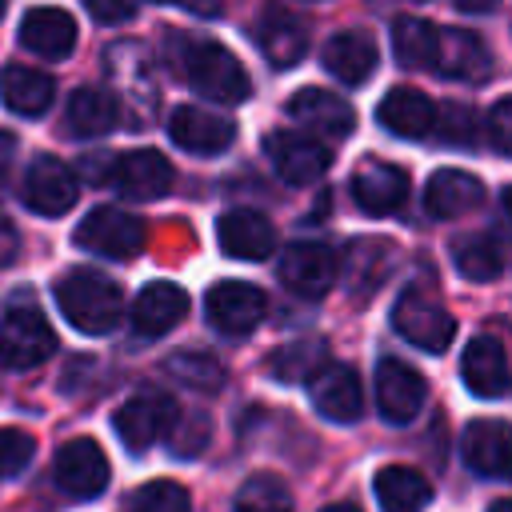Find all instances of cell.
<instances>
[{"instance_id": "31", "label": "cell", "mask_w": 512, "mask_h": 512, "mask_svg": "<svg viewBox=\"0 0 512 512\" xmlns=\"http://www.w3.org/2000/svg\"><path fill=\"white\" fill-rule=\"evenodd\" d=\"M392 56L404 68H432L436 28L424 16H396L392 20Z\"/></svg>"}, {"instance_id": "24", "label": "cell", "mask_w": 512, "mask_h": 512, "mask_svg": "<svg viewBox=\"0 0 512 512\" xmlns=\"http://www.w3.org/2000/svg\"><path fill=\"white\" fill-rule=\"evenodd\" d=\"M460 456L480 476H508V460H512L508 424L504 420H472L460 436Z\"/></svg>"}, {"instance_id": "18", "label": "cell", "mask_w": 512, "mask_h": 512, "mask_svg": "<svg viewBox=\"0 0 512 512\" xmlns=\"http://www.w3.org/2000/svg\"><path fill=\"white\" fill-rule=\"evenodd\" d=\"M352 200L368 216H388L408 200V172L396 164H384V160H368L352 176Z\"/></svg>"}, {"instance_id": "6", "label": "cell", "mask_w": 512, "mask_h": 512, "mask_svg": "<svg viewBox=\"0 0 512 512\" xmlns=\"http://www.w3.org/2000/svg\"><path fill=\"white\" fill-rule=\"evenodd\" d=\"M264 308H268L264 292L248 280H220L204 296V312H208L212 328L224 336H248L264 320Z\"/></svg>"}, {"instance_id": "13", "label": "cell", "mask_w": 512, "mask_h": 512, "mask_svg": "<svg viewBox=\"0 0 512 512\" xmlns=\"http://www.w3.org/2000/svg\"><path fill=\"white\" fill-rule=\"evenodd\" d=\"M24 204L36 216H64L76 204V172L56 156H36L24 176Z\"/></svg>"}, {"instance_id": "45", "label": "cell", "mask_w": 512, "mask_h": 512, "mask_svg": "<svg viewBox=\"0 0 512 512\" xmlns=\"http://www.w3.org/2000/svg\"><path fill=\"white\" fill-rule=\"evenodd\" d=\"M460 8H464V12H492L496 4H492V0H460Z\"/></svg>"}, {"instance_id": "4", "label": "cell", "mask_w": 512, "mask_h": 512, "mask_svg": "<svg viewBox=\"0 0 512 512\" xmlns=\"http://www.w3.org/2000/svg\"><path fill=\"white\" fill-rule=\"evenodd\" d=\"M392 324H396V332H400L408 344H416V348H424V352H448V344H452V336H456V320L448 316V308L436 304V300H432L428 292H420V288L400 292V300H396V308H392Z\"/></svg>"}, {"instance_id": "46", "label": "cell", "mask_w": 512, "mask_h": 512, "mask_svg": "<svg viewBox=\"0 0 512 512\" xmlns=\"http://www.w3.org/2000/svg\"><path fill=\"white\" fill-rule=\"evenodd\" d=\"M192 16H220V4H188Z\"/></svg>"}, {"instance_id": "25", "label": "cell", "mask_w": 512, "mask_h": 512, "mask_svg": "<svg viewBox=\"0 0 512 512\" xmlns=\"http://www.w3.org/2000/svg\"><path fill=\"white\" fill-rule=\"evenodd\" d=\"M488 44L468 32V28H448V32H436V56H432V68L452 76V80H484L488 76Z\"/></svg>"}, {"instance_id": "30", "label": "cell", "mask_w": 512, "mask_h": 512, "mask_svg": "<svg viewBox=\"0 0 512 512\" xmlns=\"http://www.w3.org/2000/svg\"><path fill=\"white\" fill-rule=\"evenodd\" d=\"M376 500L384 512H424L432 504V484L408 464H388L376 472Z\"/></svg>"}, {"instance_id": "37", "label": "cell", "mask_w": 512, "mask_h": 512, "mask_svg": "<svg viewBox=\"0 0 512 512\" xmlns=\"http://www.w3.org/2000/svg\"><path fill=\"white\" fill-rule=\"evenodd\" d=\"M212 440V424L204 412H192V416H176L172 428H168V444H172V456L188 460V456H200Z\"/></svg>"}, {"instance_id": "23", "label": "cell", "mask_w": 512, "mask_h": 512, "mask_svg": "<svg viewBox=\"0 0 512 512\" xmlns=\"http://www.w3.org/2000/svg\"><path fill=\"white\" fill-rule=\"evenodd\" d=\"M460 376L468 384V392L484 396V400H500L508 392V360H504V344L496 336H476L468 340L464 356H460Z\"/></svg>"}, {"instance_id": "43", "label": "cell", "mask_w": 512, "mask_h": 512, "mask_svg": "<svg viewBox=\"0 0 512 512\" xmlns=\"http://www.w3.org/2000/svg\"><path fill=\"white\" fill-rule=\"evenodd\" d=\"M16 252H20V236H16V228H12L8 220H0V268L12 264Z\"/></svg>"}, {"instance_id": "39", "label": "cell", "mask_w": 512, "mask_h": 512, "mask_svg": "<svg viewBox=\"0 0 512 512\" xmlns=\"http://www.w3.org/2000/svg\"><path fill=\"white\" fill-rule=\"evenodd\" d=\"M488 140L500 156L512 152V100H496L488 112Z\"/></svg>"}, {"instance_id": "41", "label": "cell", "mask_w": 512, "mask_h": 512, "mask_svg": "<svg viewBox=\"0 0 512 512\" xmlns=\"http://www.w3.org/2000/svg\"><path fill=\"white\" fill-rule=\"evenodd\" d=\"M88 12H92V20H100V24H124V20H132V16H136V4H108V0H92V4H88Z\"/></svg>"}, {"instance_id": "16", "label": "cell", "mask_w": 512, "mask_h": 512, "mask_svg": "<svg viewBox=\"0 0 512 512\" xmlns=\"http://www.w3.org/2000/svg\"><path fill=\"white\" fill-rule=\"evenodd\" d=\"M168 136H172L184 152L212 156V152H224V148L236 140V128H232V120H224V116H212V112L192 108V104H180V108H172V116H168Z\"/></svg>"}, {"instance_id": "44", "label": "cell", "mask_w": 512, "mask_h": 512, "mask_svg": "<svg viewBox=\"0 0 512 512\" xmlns=\"http://www.w3.org/2000/svg\"><path fill=\"white\" fill-rule=\"evenodd\" d=\"M12 152H16V140H12L8 132H0V172L8 168V156H12Z\"/></svg>"}, {"instance_id": "34", "label": "cell", "mask_w": 512, "mask_h": 512, "mask_svg": "<svg viewBox=\"0 0 512 512\" xmlns=\"http://www.w3.org/2000/svg\"><path fill=\"white\" fill-rule=\"evenodd\" d=\"M164 368H168L172 380H180L188 388H200V392H216L224 384V368L208 352H172Z\"/></svg>"}, {"instance_id": "33", "label": "cell", "mask_w": 512, "mask_h": 512, "mask_svg": "<svg viewBox=\"0 0 512 512\" xmlns=\"http://www.w3.org/2000/svg\"><path fill=\"white\" fill-rule=\"evenodd\" d=\"M232 512H292V492L280 476L272 472H256L240 484Z\"/></svg>"}, {"instance_id": "42", "label": "cell", "mask_w": 512, "mask_h": 512, "mask_svg": "<svg viewBox=\"0 0 512 512\" xmlns=\"http://www.w3.org/2000/svg\"><path fill=\"white\" fill-rule=\"evenodd\" d=\"M112 164H116V156H84L80 160V176H88V180H112Z\"/></svg>"}, {"instance_id": "36", "label": "cell", "mask_w": 512, "mask_h": 512, "mask_svg": "<svg viewBox=\"0 0 512 512\" xmlns=\"http://www.w3.org/2000/svg\"><path fill=\"white\" fill-rule=\"evenodd\" d=\"M188 508H192V500L176 480L140 484L132 492V500H128V512H188Z\"/></svg>"}, {"instance_id": "38", "label": "cell", "mask_w": 512, "mask_h": 512, "mask_svg": "<svg viewBox=\"0 0 512 512\" xmlns=\"http://www.w3.org/2000/svg\"><path fill=\"white\" fill-rule=\"evenodd\" d=\"M32 452H36V444H32L28 432H20V428H0V480L24 472L28 460H32Z\"/></svg>"}, {"instance_id": "3", "label": "cell", "mask_w": 512, "mask_h": 512, "mask_svg": "<svg viewBox=\"0 0 512 512\" xmlns=\"http://www.w3.org/2000/svg\"><path fill=\"white\" fill-rule=\"evenodd\" d=\"M52 352H56V332L44 320V312L36 304L16 300L0 316V364L12 372H28L44 364Z\"/></svg>"}, {"instance_id": "28", "label": "cell", "mask_w": 512, "mask_h": 512, "mask_svg": "<svg viewBox=\"0 0 512 512\" xmlns=\"http://www.w3.org/2000/svg\"><path fill=\"white\" fill-rule=\"evenodd\" d=\"M0 96L16 116H44L56 100V80L28 64H8L0 72Z\"/></svg>"}, {"instance_id": "29", "label": "cell", "mask_w": 512, "mask_h": 512, "mask_svg": "<svg viewBox=\"0 0 512 512\" xmlns=\"http://www.w3.org/2000/svg\"><path fill=\"white\" fill-rule=\"evenodd\" d=\"M120 120V104L116 96L100 92V88H76L68 96V108H64V128L68 136L76 140H96L104 132H112Z\"/></svg>"}, {"instance_id": "7", "label": "cell", "mask_w": 512, "mask_h": 512, "mask_svg": "<svg viewBox=\"0 0 512 512\" xmlns=\"http://www.w3.org/2000/svg\"><path fill=\"white\" fill-rule=\"evenodd\" d=\"M108 476H112L108 456L88 436H76L56 452V484L72 500H96L108 488Z\"/></svg>"}, {"instance_id": "1", "label": "cell", "mask_w": 512, "mask_h": 512, "mask_svg": "<svg viewBox=\"0 0 512 512\" xmlns=\"http://www.w3.org/2000/svg\"><path fill=\"white\" fill-rule=\"evenodd\" d=\"M56 304L64 320L84 336H104L124 320V296L116 280L96 268H72L56 284Z\"/></svg>"}, {"instance_id": "32", "label": "cell", "mask_w": 512, "mask_h": 512, "mask_svg": "<svg viewBox=\"0 0 512 512\" xmlns=\"http://www.w3.org/2000/svg\"><path fill=\"white\" fill-rule=\"evenodd\" d=\"M452 260H456V272L464 280H480V284L484 280H496L504 272V248L492 236H468V240H460L452 248Z\"/></svg>"}, {"instance_id": "48", "label": "cell", "mask_w": 512, "mask_h": 512, "mask_svg": "<svg viewBox=\"0 0 512 512\" xmlns=\"http://www.w3.org/2000/svg\"><path fill=\"white\" fill-rule=\"evenodd\" d=\"M324 512H356V508H348V504H332V508H324Z\"/></svg>"}, {"instance_id": "2", "label": "cell", "mask_w": 512, "mask_h": 512, "mask_svg": "<svg viewBox=\"0 0 512 512\" xmlns=\"http://www.w3.org/2000/svg\"><path fill=\"white\" fill-rule=\"evenodd\" d=\"M184 76H188V84L200 96H208L216 104H244L252 96V80H248L244 64L228 48H220L212 40L188 44V52H184Z\"/></svg>"}, {"instance_id": "17", "label": "cell", "mask_w": 512, "mask_h": 512, "mask_svg": "<svg viewBox=\"0 0 512 512\" xmlns=\"http://www.w3.org/2000/svg\"><path fill=\"white\" fill-rule=\"evenodd\" d=\"M308 388H312V404L320 408V416H328L336 424H352L360 416V408H364L360 376L348 364H324L308 380Z\"/></svg>"}, {"instance_id": "47", "label": "cell", "mask_w": 512, "mask_h": 512, "mask_svg": "<svg viewBox=\"0 0 512 512\" xmlns=\"http://www.w3.org/2000/svg\"><path fill=\"white\" fill-rule=\"evenodd\" d=\"M488 512H512V504H508V500H496V504H492Z\"/></svg>"}, {"instance_id": "5", "label": "cell", "mask_w": 512, "mask_h": 512, "mask_svg": "<svg viewBox=\"0 0 512 512\" xmlns=\"http://www.w3.org/2000/svg\"><path fill=\"white\" fill-rule=\"evenodd\" d=\"M76 244L96 256L128 260L144 248V224L124 208H96L76 224Z\"/></svg>"}, {"instance_id": "11", "label": "cell", "mask_w": 512, "mask_h": 512, "mask_svg": "<svg viewBox=\"0 0 512 512\" xmlns=\"http://www.w3.org/2000/svg\"><path fill=\"white\" fill-rule=\"evenodd\" d=\"M424 400H428L424 376L412 364H404L396 356H384L380 368H376V404H380V416L392 420V424H412L420 416Z\"/></svg>"}, {"instance_id": "26", "label": "cell", "mask_w": 512, "mask_h": 512, "mask_svg": "<svg viewBox=\"0 0 512 512\" xmlns=\"http://www.w3.org/2000/svg\"><path fill=\"white\" fill-rule=\"evenodd\" d=\"M376 120H380L392 136H400V140H420V136H428L432 124H436V104H432L420 88H392V92L380 100Z\"/></svg>"}, {"instance_id": "12", "label": "cell", "mask_w": 512, "mask_h": 512, "mask_svg": "<svg viewBox=\"0 0 512 512\" xmlns=\"http://www.w3.org/2000/svg\"><path fill=\"white\" fill-rule=\"evenodd\" d=\"M288 116L296 124H304L312 140L328 136V140H344L352 128H356V112L344 96L328 92V88H300L292 100H288Z\"/></svg>"}, {"instance_id": "27", "label": "cell", "mask_w": 512, "mask_h": 512, "mask_svg": "<svg viewBox=\"0 0 512 512\" xmlns=\"http://www.w3.org/2000/svg\"><path fill=\"white\" fill-rule=\"evenodd\" d=\"M20 44L44 60H60L76 48V20L64 8H32L20 20Z\"/></svg>"}, {"instance_id": "8", "label": "cell", "mask_w": 512, "mask_h": 512, "mask_svg": "<svg viewBox=\"0 0 512 512\" xmlns=\"http://www.w3.org/2000/svg\"><path fill=\"white\" fill-rule=\"evenodd\" d=\"M264 152H268L276 176L288 180V184H316L332 164V152L320 140H312L304 132H288V128L268 132L264 136Z\"/></svg>"}, {"instance_id": "20", "label": "cell", "mask_w": 512, "mask_h": 512, "mask_svg": "<svg viewBox=\"0 0 512 512\" xmlns=\"http://www.w3.org/2000/svg\"><path fill=\"white\" fill-rule=\"evenodd\" d=\"M376 64H380V48H376V40H372L368 32H360V28H348V32H336V36L324 40V68H328L340 84H352V88H356V84L372 80Z\"/></svg>"}, {"instance_id": "49", "label": "cell", "mask_w": 512, "mask_h": 512, "mask_svg": "<svg viewBox=\"0 0 512 512\" xmlns=\"http://www.w3.org/2000/svg\"><path fill=\"white\" fill-rule=\"evenodd\" d=\"M0 20H4V4H0Z\"/></svg>"}, {"instance_id": "21", "label": "cell", "mask_w": 512, "mask_h": 512, "mask_svg": "<svg viewBox=\"0 0 512 512\" xmlns=\"http://www.w3.org/2000/svg\"><path fill=\"white\" fill-rule=\"evenodd\" d=\"M484 204V184L460 168H440L428 176L424 184V208L428 216L436 220H456V216H468Z\"/></svg>"}, {"instance_id": "14", "label": "cell", "mask_w": 512, "mask_h": 512, "mask_svg": "<svg viewBox=\"0 0 512 512\" xmlns=\"http://www.w3.org/2000/svg\"><path fill=\"white\" fill-rule=\"evenodd\" d=\"M172 180H176L172 160L156 148H136L128 156H116L112 164V184L132 200H156L172 188Z\"/></svg>"}, {"instance_id": "35", "label": "cell", "mask_w": 512, "mask_h": 512, "mask_svg": "<svg viewBox=\"0 0 512 512\" xmlns=\"http://www.w3.org/2000/svg\"><path fill=\"white\" fill-rule=\"evenodd\" d=\"M324 368V340H300L272 356V376L280 380H312Z\"/></svg>"}, {"instance_id": "40", "label": "cell", "mask_w": 512, "mask_h": 512, "mask_svg": "<svg viewBox=\"0 0 512 512\" xmlns=\"http://www.w3.org/2000/svg\"><path fill=\"white\" fill-rule=\"evenodd\" d=\"M444 136L456 144H472V112L468 108H448L444 112Z\"/></svg>"}, {"instance_id": "19", "label": "cell", "mask_w": 512, "mask_h": 512, "mask_svg": "<svg viewBox=\"0 0 512 512\" xmlns=\"http://www.w3.org/2000/svg\"><path fill=\"white\" fill-rule=\"evenodd\" d=\"M216 240L232 260H264V256L276 252V228L268 224V216H260L252 208L224 212L220 228H216Z\"/></svg>"}, {"instance_id": "22", "label": "cell", "mask_w": 512, "mask_h": 512, "mask_svg": "<svg viewBox=\"0 0 512 512\" xmlns=\"http://www.w3.org/2000/svg\"><path fill=\"white\" fill-rule=\"evenodd\" d=\"M184 316H188V292L172 280H156V284L140 288V296L132 300V328L140 336H164Z\"/></svg>"}, {"instance_id": "10", "label": "cell", "mask_w": 512, "mask_h": 512, "mask_svg": "<svg viewBox=\"0 0 512 512\" xmlns=\"http://www.w3.org/2000/svg\"><path fill=\"white\" fill-rule=\"evenodd\" d=\"M176 416H180V408H176L172 396H164V392H140V396H132L116 412V436L124 440V448L148 452L156 440L168 436V428H172Z\"/></svg>"}, {"instance_id": "9", "label": "cell", "mask_w": 512, "mask_h": 512, "mask_svg": "<svg viewBox=\"0 0 512 512\" xmlns=\"http://www.w3.org/2000/svg\"><path fill=\"white\" fill-rule=\"evenodd\" d=\"M280 284L304 300H320L332 280H336V252L320 240H300V244H288L284 256H280Z\"/></svg>"}, {"instance_id": "15", "label": "cell", "mask_w": 512, "mask_h": 512, "mask_svg": "<svg viewBox=\"0 0 512 512\" xmlns=\"http://www.w3.org/2000/svg\"><path fill=\"white\" fill-rule=\"evenodd\" d=\"M256 44L272 68H292L308 52V24L288 8H264L256 20Z\"/></svg>"}]
</instances>
